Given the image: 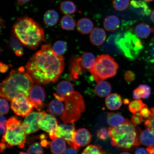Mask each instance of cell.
<instances>
[{"mask_svg": "<svg viewBox=\"0 0 154 154\" xmlns=\"http://www.w3.org/2000/svg\"><path fill=\"white\" fill-rule=\"evenodd\" d=\"M64 65L62 56L56 53L51 46L45 44L29 59L26 71L33 82L47 84L59 79Z\"/></svg>", "mask_w": 154, "mask_h": 154, "instance_id": "6da1fadb", "label": "cell"}, {"mask_svg": "<svg viewBox=\"0 0 154 154\" xmlns=\"http://www.w3.org/2000/svg\"><path fill=\"white\" fill-rule=\"evenodd\" d=\"M33 82L23 67L13 70L3 81L1 86V96L8 100L21 94L29 97Z\"/></svg>", "mask_w": 154, "mask_h": 154, "instance_id": "7a4b0ae2", "label": "cell"}, {"mask_svg": "<svg viewBox=\"0 0 154 154\" xmlns=\"http://www.w3.org/2000/svg\"><path fill=\"white\" fill-rule=\"evenodd\" d=\"M12 31L21 43L30 49H35L45 41L43 28L33 19L27 16L17 19Z\"/></svg>", "mask_w": 154, "mask_h": 154, "instance_id": "3957f363", "label": "cell"}, {"mask_svg": "<svg viewBox=\"0 0 154 154\" xmlns=\"http://www.w3.org/2000/svg\"><path fill=\"white\" fill-rule=\"evenodd\" d=\"M140 128H136L132 122L116 127H109V137L111 145L120 149L128 150L140 145Z\"/></svg>", "mask_w": 154, "mask_h": 154, "instance_id": "277c9868", "label": "cell"}, {"mask_svg": "<svg viewBox=\"0 0 154 154\" xmlns=\"http://www.w3.org/2000/svg\"><path fill=\"white\" fill-rule=\"evenodd\" d=\"M64 110L60 116L63 124H71L80 119L85 109L83 96L79 92L73 91L65 97Z\"/></svg>", "mask_w": 154, "mask_h": 154, "instance_id": "5b68a950", "label": "cell"}, {"mask_svg": "<svg viewBox=\"0 0 154 154\" xmlns=\"http://www.w3.org/2000/svg\"><path fill=\"white\" fill-rule=\"evenodd\" d=\"M118 69V63L112 57L102 54L96 58L93 66L88 71L97 83L115 76Z\"/></svg>", "mask_w": 154, "mask_h": 154, "instance_id": "8992f818", "label": "cell"}, {"mask_svg": "<svg viewBox=\"0 0 154 154\" xmlns=\"http://www.w3.org/2000/svg\"><path fill=\"white\" fill-rule=\"evenodd\" d=\"M7 130L3 136L1 142L6 144L8 148L18 146L20 149L25 147L26 134L22 124L16 117H12L7 121Z\"/></svg>", "mask_w": 154, "mask_h": 154, "instance_id": "52a82bcc", "label": "cell"}, {"mask_svg": "<svg viewBox=\"0 0 154 154\" xmlns=\"http://www.w3.org/2000/svg\"><path fill=\"white\" fill-rule=\"evenodd\" d=\"M116 44L125 56L131 60L136 59L143 48L141 40L130 31L127 32L124 37L117 40Z\"/></svg>", "mask_w": 154, "mask_h": 154, "instance_id": "ba28073f", "label": "cell"}, {"mask_svg": "<svg viewBox=\"0 0 154 154\" xmlns=\"http://www.w3.org/2000/svg\"><path fill=\"white\" fill-rule=\"evenodd\" d=\"M11 107L15 114L24 117L32 112L34 106L28 97L21 94L11 100Z\"/></svg>", "mask_w": 154, "mask_h": 154, "instance_id": "9c48e42d", "label": "cell"}, {"mask_svg": "<svg viewBox=\"0 0 154 154\" xmlns=\"http://www.w3.org/2000/svg\"><path fill=\"white\" fill-rule=\"evenodd\" d=\"M47 113L45 112H32L27 115L22 125L26 134L34 133L39 130L38 123Z\"/></svg>", "mask_w": 154, "mask_h": 154, "instance_id": "30bf717a", "label": "cell"}, {"mask_svg": "<svg viewBox=\"0 0 154 154\" xmlns=\"http://www.w3.org/2000/svg\"><path fill=\"white\" fill-rule=\"evenodd\" d=\"M74 125L61 124L58 125L54 132L55 138H59L66 140L71 148L74 149V138L76 132Z\"/></svg>", "mask_w": 154, "mask_h": 154, "instance_id": "8fae6325", "label": "cell"}, {"mask_svg": "<svg viewBox=\"0 0 154 154\" xmlns=\"http://www.w3.org/2000/svg\"><path fill=\"white\" fill-rule=\"evenodd\" d=\"M28 98L34 107L40 111L44 106L43 102L46 98L45 90L41 86L35 85L31 89Z\"/></svg>", "mask_w": 154, "mask_h": 154, "instance_id": "7c38bea8", "label": "cell"}, {"mask_svg": "<svg viewBox=\"0 0 154 154\" xmlns=\"http://www.w3.org/2000/svg\"><path fill=\"white\" fill-rule=\"evenodd\" d=\"M39 128L49 134L51 140L55 138L54 132L58 125L56 118L52 115L46 114L38 123Z\"/></svg>", "mask_w": 154, "mask_h": 154, "instance_id": "4fadbf2b", "label": "cell"}, {"mask_svg": "<svg viewBox=\"0 0 154 154\" xmlns=\"http://www.w3.org/2000/svg\"><path fill=\"white\" fill-rule=\"evenodd\" d=\"M92 136L88 130L85 128L79 129L75 133L74 142V149L76 150L80 147L88 146L91 141Z\"/></svg>", "mask_w": 154, "mask_h": 154, "instance_id": "5bb4252c", "label": "cell"}, {"mask_svg": "<svg viewBox=\"0 0 154 154\" xmlns=\"http://www.w3.org/2000/svg\"><path fill=\"white\" fill-rule=\"evenodd\" d=\"M106 33L103 29L94 28L92 30L90 35V41L93 45L100 46L105 41Z\"/></svg>", "mask_w": 154, "mask_h": 154, "instance_id": "9a60e30c", "label": "cell"}, {"mask_svg": "<svg viewBox=\"0 0 154 154\" xmlns=\"http://www.w3.org/2000/svg\"><path fill=\"white\" fill-rule=\"evenodd\" d=\"M130 5L133 10L140 16H149L151 12L147 4L142 0H131Z\"/></svg>", "mask_w": 154, "mask_h": 154, "instance_id": "2e32d148", "label": "cell"}, {"mask_svg": "<svg viewBox=\"0 0 154 154\" xmlns=\"http://www.w3.org/2000/svg\"><path fill=\"white\" fill-rule=\"evenodd\" d=\"M122 97L118 94H109L105 100V104L107 109L111 110H117L120 109L122 104Z\"/></svg>", "mask_w": 154, "mask_h": 154, "instance_id": "e0dca14e", "label": "cell"}, {"mask_svg": "<svg viewBox=\"0 0 154 154\" xmlns=\"http://www.w3.org/2000/svg\"><path fill=\"white\" fill-rule=\"evenodd\" d=\"M107 122L110 127L114 128L131 122L119 113L111 112L108 113Z\"/></svg>", "mask_w": 154, "mask_h": 154, "instance_id": "ac0fdd59", "label": "cell"}, {"mask_svg": "<svg viewBox=\"0 0 154 154\" xmlns=\"http://www.w3.org/2000/svg\"><path fill=\"white\" fill-rule=\"evenodd\" d=\"M69 73L71 79L74 81L78 79L81 75L84 74V73L79 64L78 57H74L70 60Z\"/></svg>", "mask_w": 154, "mask_h": 154, "instance_id": "d6986e66", "label": "cell"}, {"mask_svg": "<svg viewBox=\"0 0 154 154\" xmlns=\"http://www.w3.org/2000/svg\"><path fill=\"white\" fill-rule=\"evenodd\" d=\"M49 146L54 154H63L66 149V142L61 138H56L52 140L49 142Z\"/></svg>", "mask_w": 154, "mask_h": 154, "instance_id": "ffe728a7", "label": "cell"}, {"mask_svg": "<svg viewBox=\"0 0 154 154\" xmlns=\"http://www.w3.org/2000/svg\"><path fill=\"white\" fill-rule=\"evenodd\" d=\"M63 102L56 99L52 100L48 106V112L54 116L60 117L64 110L65 105Z\"/></svg>", "mask_w": 154, "mask_h": 154, "instance_id": "44dd1931", "label": "cell"}, {"mask_svg": "<svg viewBox=\"0 0 154 154\" xmlns=\"http://www.w3.org/2000/svg\"><path fill=\"white\" fill-rule=\"evenodd\" d=\"M112 90V87L109 82L105 80L97 82L94 88V91L99 97H105L109 95Z\"/></svg>", "mask_w": 154, "mask_h": 154, "instance_id": "7402d4cb", "label": "cell"}, {"mask_svg": "<svg viewBox=\"0 0 154 154\" xmlns=\"http://www.w3.org/2000/svg\"><path fill=\"white\" fill-rule=\"evenodd\" d=\"M79 62L85 72L93 66L95 60V56L90 52L85 53L78 57Z\"/></svg>", "mask_w": 154, "mask_h": 154, "instance_id": "603a6c76", "label": "cell"}, {"mask_svg": "<svg viewBox=\"0 0 154 154\" xmlns=\"http://www.w3.org/2000/svg\"><path fill=\"white\" fill-rule=\"evenodd\" d=\"M73 91L74 88L72 84L67 81L63 80L57 85L56 94L61 97L65 98Z\"/></svg>", "mask_w": 154, "mask_h": 154, "instance_id": "cb8c5ba5", "label": "cell"}, {"mask_svg": "<svg viewBox=\"0 0 154 154\" xmlns=\"http://www.w3.org/2000/svg\"><path fill=\"white\" fill-rule=\"evenodd\" d=\"M93 22L90 19L86 18L80 19L76 24L78 31L82 34H87L90 33L93 29Z\"/></svg>", "mask_w": 154, "mask_h": 154, "instance_id": "d4e9b609", "label": "cell"}, {"mask_svg": "<svg viewBox=\"0 0 154 154\" xmlns=\"http://www.w3.org/2000/svg\"><path fill=\"white\" fill-rule=\"evenodd\" d=\"M103 26L105 29L107 31L115 32L120 28V21L118 17L115 15H109L105 19Z\"/></svg>", "mask_w": 154, "mask_h": 154, "instance_id": "484cf974", "label": "cell"}, {"mask_svg": "<svg viewBox=\"0 0 154 154\" xmlns=\"http://www.w3.org/2000/svg\"><path fill=\"white\" fill-rule=\"evenodd\" d=\"M151 88L146 84L140 85L134 89L133 93L134 99L138 100L141 99H147L151 94Z\"/></svg>", "mask_w": 154, "mask_h": 154, "instance_id": "4316f807", "label": "cell"}, {"mask_svg": "<svg viewBox=\"0 0 154 154\" xmlns=\"http://www.w3.org/2000/svg\"><path fill=\"white\" fill-rule=\"evenodd\" d=\"M154 32V29L145 23L138 24L135 28L134 32L137 36L142 38H146Z\"/></svg>", "mask_w": 154, "mask_h": 154, "instance_id": "83f0119b", "label": "cell"}, {"mask_svg": "<svg viewBox=\"0 0 154 154\" xmlns=\"http://www.w3.org/2000/svg\"><path fill=\"white\" fill-rule=\"evenodd\" d=\"M140 144L149 146L154 145V134L148 129L143 131H140L138 136Z\"/></svg>", "mask_w": 154, "mask_h": 154, "instance_id": "f1b7e54d", "label": "cell"}, {"mask_svg": "<svg viewBox=\"0 0 154 154\" xmlns=\"http://www.w3.org/2000/svg\"><path fill=\"white\" fill-rule=\"evenodd\" d=\"M59 15L56 11L54 10H49L46 11L43 17V22L46 26H53L58 22Z\"/></svg>", "mask_w": 154, "mask_h": 154, "instance_id": "f546056e", "label": "cell"}, {"mask_svg": "<svg viewBox=\"0 0 154 154\" xmlns=\"http://www.w3.org/2000/svg\"><path fill=\"white\" fill-rule=\"evenodd\" d=\"M60 9L63 14L65 15H70L76 12L77 7L72 1H63L60 3Z\"/></svg>", "mask_w": 154, "mask_h": 154, "instance_id": "4dcf8cb0", "label": "cell"}, {"mask_svg": "<svg viewBox=\"0 0 154 154\" xmlns=\"http://www.w3.org/2000/svg\"><path fill=\"white\" fill-rule=\"evenodd\" d=\"M76 26L75 21L70 15H65L61 19L60 26L63 29L72 30L74 29Z\"/></svg>", "mask_w": 154, "mask_h": 154, "instance_id": "1f68e13d", "label": "cell"}, {"mask_svg": "<svg viewBox=\"0 0 154 154\" xmlns=\"http://www.w3.org/2000/svg\"><path fill=\"white\" fill-rule=\"evenodd\" d=\"M10 45L13 51L17 56L21 57L23 54V48L22 43L15 35L12 36L10 39Z\"/></svg>", "mask_w": 154, "mask_h": 154, "instance_id": "d6a6232c", "label": "cell"}, {"mask_svg": "<svg viewBox=\"0 0 154 154\" xmlns=\"http://www.w3.org/2000/svg\"><path fill=\"white\" fill-rule=\"evenodd\" d=\"M53 49L57 54L61 56L64 54L67 51V44L64 41L59 40L54 44Z\"/></svg>", "mask_w": 154, "mask_h": 154, "instance_id": "836d02e7", "label": "cell"}, {"mask_svg": "<svg viewBox=\"0 0 154 154\" xmlns=\"http://www.w3.org/2000/svg\"><path fill=\"white\" fill-rule=\"evenodd\" d=\"M146 105L140 100H135L130 103L128 106V109L131 112L134 113L140 111Z\"/></svg>", "mask_w": 154, "mask_h": 154, "instance_id": "e575fe53", "label": "cell"}, {"mask_svg": "<svg viewBox=\"0 0 154 154\" xmlns=\"http://www.w3.org/2000/svg\"><path fill=\"white\" fill-rule=\"evenodd\" d=\"M113 7L119 11H123L128 9L130 5L129 0H113Z\"/></svg>", "mask_w": 154, "mask_h": 154, "instance_id": "d590c367", "label": "cell"}, {"mask_svg": "<svg viewBox=\"0 0 154 154\" xmlns=\"http://www.w3.org/2000/svg\"><path fill=\"white\" fill-rule=\"evenodd\" d=\"M81 154H106L101 146L90 145L84 150Z\"/></svg>", "mask_w": 154, "mask_h": 154, "instance_id": "8d00e7d4", "label": "cell"}, {"mask_svg": "<svg viewBox=\"0 0 154 154\" xmlns=\"http://www.w3.org/2000/svg\"><path fill=\"white\" fill-rule=\"evenodd\" d=\"M146 53L148 61L154 65V37L152 38L149 42Z\"/></svg>", "mask_w": 154, "mask_h": 154, "instance_id": "74e56055", "label": "cell"}, {"mask_svg": "<svg viewBox=\"0 0 154 154\" xmlns=\"http://www.w3.org/2000/svg\"><path fill=\"white\" fill-rule=\"evenodd\" d=\"M27 152L28 154H43L44 151L41 144L35 142L28 148Z\"/></svg>", "mask_w": 154, "mask_h": 154, "instance_id": "f35d334b", "label": "cell"}, {"mask_svg": "<svg viewBox=\"0 0 154 154\" xmlns=\"http://www.w3.org/2000/svg\"><path fill=\"white\" fill-rule=\"evenodd\" d=\"M151 115L149 118L146 119L144 122L146 128L152 131L154 134V107L150 109Z\"/></svg>", "mask_w": 154, "mask_h": 154, "instance_id": "ab89813d", "label": "cell"}, {"mask_svg": "<svg viewBox=\"0 0 154 154\" xmlns=\"http://www.w3.org/2000/svg\"><path fill=\"white\" fill-rule=\"evenodd\" d=\"M1 114L4 115L8 113L9 109V105L7 100L5 98L1 99Z\"/></svg>", "mask_w": 154, "mask_h": 154, "instance_id": "60d3db41", "label": "cell"}, {"mask_svg": "<svg viewBox=\"0 0 154 154\" xmlns=\"http://www.w3.org/2000/svg\"><path fill=\"white\" fill-rule=\"evenodd\" d=\"M97 137L100 139L103 140H107L109 137V129L106 128H102L97 131Z\"/></svg>", "mask_w": 154, "mask_h": 154, "instance_id": "b9f144b4", "label": "cell"}, {"mask_svg": "<svg viewBox=\"0 0 154 154\" xmlns=\"http://www.w3.org/2000/svg\"><path fill=\"white\" fill-rule=\"evenodd\" d=\"M131 120L133 124L136 125H139L141 124L143 121V116L140 112H137L132 115Z\"/></svg>", "mask_w": 154, "mask_h": 154, "instance_id": "7bdbcfd3", "label": "cell"}, {"mask_svg": "<svg viewBox=\"0 0 154 154\" xmlns=\"http://www.w3.org/2000/svg\"><path fill=\"white\" fill-rule=\"evenodd\" d=\"M1 122H0V128H1V134L3 136L4 135L6 131V124L7 121L5 116L1 114Z\"/></svg>", "mask_w": 154, "mask_h": 154, "instance_id": "ee69618b", "label": "cell"}, {"mask_svg": "<svg viewBox=\"0 0 154 154\" xmlns=\"http://www.w3.org/2000/svg\"><path fill=\"white\" fill-rule=\"evenodd\" d=\"M135 75L133 72L131 71H127L124 75V79L127 82H131L134 80Z\"/></svg>", "mask_w": 154, "mask_h": 154, "instance_id": "f6af8a7d", "label": "cell"}, {"mask_svg": "<svg viewBox=\"0 0 154 154\" xmlns=\"http://www.w3.org/2000/svg\"><path fill=\"white\" fill-rule=\"evenodd\" d=\"M140 113L143 117L146 119L149 118L151 115V111L148 109L147 105L145 106L140 110Z\"/></svg>", "mask_w": 154, "mask_h": 154, "instance_id": "bcb514c9", "label": "cell"}, {"mask_svg": "<svg viewBox=\"0 0 154 154\" xmlns=\"http://www.w3.org/2000/svg\"><path fill=\"white\" fill-rule=\"evenodd\" d=\"M0 71L2 73H4L8 70L9 67V65L1 62L0 63Z\"/></svg>", "mask_w": 154, "mask_h": 154, "instance_id": "7dc6e473", "label": "cell"}, {"mask_svg": "<svg viewBox=\"0 0 154 154\" xmlns=\"http://www.w3.org/2000/svg\"><path fill=\"white\" fill-rule=\"evenodd\" d=\"M134 154H149L147 149L143 148H140L136 149Z\"/></svg>", "mask_w": 154, "mask_h": 154, "instance_id": "c3c4849f", "label": "cell"}, {"mask_svg": "<svg viewBox=\"0 0 154 154\" xmlns=\"http://www.w3.org/2000/svg\"><path fill=\"white\" fill-rule=\"evenodd\" d=\"M63 154H78V153L76 150L71 147L66 149Z\"/></svg>", "mask_w": 154, "mask_h": 154, "instance_id": "681fc988", "label": "cell"}, {"mask_svg": "<svg viewBox=\"0 0 154 154\" xmlns=\"http://www.w3.org/2000/svg\"><path fill=\"white\" fill-rule=\"evenodd\" d=\"M30 0H17V2L19 6H23L29 2Z\"/></svg>", "mask_w": 154, "mask_h": 154, "instance_id": "f907efd6", "label": "cell"}, {"mask_svg": "<svg viewBox=\"0 0 154 154\" xmlns=\"http://www.w3.org/2000/svg\"><path fill=\"white\" fill-rule=\"evenodd\" d=\"M146 149L149 154H154V145L148 147Z\"/></svg>", "mask_w": 154, "mask_h": 154, "instance_id": "816d5d0a", "label": "cell"}, {"mask_svg": "<svg viewBox=\"0 0 154 154\" xmlns=\"http://www.w3.org/2000/svg\"><path fill=\"white\" fill-rule=\"evenodd\" d=\"M0 146H1V152L5 151V150L6 147V144L3 142H1V144H0Z\"/></svg>", "mask_w": 154, "mask_h": 154, "instance_id": "f5cc1de1", "label": "cell"}, {"mask_svg": "<svg viewBox=\"0 0 154 154\" xmlns=\"http://www.w3.org/2000/svg\"><path fill=\"white\" fill-rule=\"evenodd\" d=\"M151 20L154 24V10L152 11L151 15Z\"/></svg>", "mask_w": 154, "mask_h": 154, "instance_id": "db71d44e", "label": "cell"}, {"mask_svg": "<svg viewBox=\"0 0 154 154\" xmlns=\"http://www.w3.org/2000/svg\"><path fill=\"white\" fill-rule=\"evenodd\" d=\"M123 102H124L125 104L127 105L129 103L130 101L128 99H124V101H123Z\"/></svg>", "mask_w": 154, "mask_h": 154, "instance_id": "11a10c76", "label": "cell"}, {"mask_svg": "<svg viewBox=\"0 0 154 154\" xmlns=\"http://www.w3.org/2000/svg\"><path fill=\"white\" fill-rule=\"evenodd\" d=\"M120 154H131L129 153L128 152H123L120 153Z\"/></svg>", "mask_w": 154, "mask_h": 154, "instance_id": "9f6ffc18", "label": "cell"}, {"mask_svg": "<svg viewBox=\"0 0 154 154\" xmlns=\"http://www.w3.org/2000/svg\"><path fill=\"white\" fill-rule=\"evenodd\" d=\"M18 154H28V153L24 152H20Z\"/></svg>", "mask_w": 154, "mask_h": 154, "instance_id": "6f0895ef", "label": "cell"}, {"mask_svg": "<svg viewBox=\"0 0 154 154\" xmlns=\"http://www.w3.org/2000/svg\"><path fill=\"white\" fill-rule=\"evenodd\" d=\"M144 1L147 2H151L153 1V0H144Z\"/></svg>", "mask_w": 154, "mask_h": 154, "instance_id": "680465c9", "label": "cell"}]
</instances>
